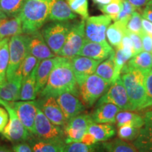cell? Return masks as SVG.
<instances>
[{
    "mask_svg": "<svg viewBox=\"0 0 152 152\" xmlns=\"http://www.w3.org/2000/svg\"><path fill=\"white\" fill-rule=\"evenodd\" d=\"M102 147L106 152H139L134 144L125 141L121 138L114 139L111 141L102 143Z\"/></svg>",
    "mask_w": 152,
    "mask_h": 152,
    "instance_id": "4dcf8cb0",
    "label": "cell"
},
{
    "mask_svg": "<svg viewBox=\"0 0 152 152\" xmlns=\"http://www.w3.org/2000/svg\"><path fill=\"white\" fill-rule=\"evenodd\" d=\"M125 33L130 37L131 40L132 42L133 47H134V56H135L136 54H139V53L142 52V51H143V46H142V41L140 35H139V34L134 33H132V32L128 31L127 29L126 31H125Z\"/></svg>",
    "mask_w": 152,
    "mask_h": 152,
    "instance_id": "b9f144b4",
    "label": "cell"
},
{
    "mask_svg": "<svg viewBox=\"0 0 152 152\" xmlns=\"http://www.w3.org/2000/svg\"><path fill=\"white\" fill-rule=\"evenodd\" d=\"M92 122L94 121L89 114H79L70 120L64 129L66 144L80 142L83 135L87 132L89 125Z\"/></svg>",
    "mask_w": 152,
    "mask_h": 152,
    "instance_id": "9c48e42d",
    "label": "cell"
},
{
    "mask_svg": "<svg viewBox=\"0 0 152 152\" xmlns=\"http://www.w3.org/2000/svg\"><path fill=\"white\" fill-rule=\"evenodd\" d=\"M128 64L141 71L145 75L152 68V54L142 51L131 58L128 61Z\"/></svg>",
    "mask_w": 152,
    "mask_h": 152,
    "instance_id": "f1b7e54d",
    "label": "cell"
},
{
    "mask_svg": "<svg viewBox=\"0 0 152 152\" xmlns=\"http://www.w3.org/2000/svg\"><path fill=\"white\" fill-rule=\"evenodd\" d=\"M16 112L19 120L31 135L35 133V121L38 104L37 101L13 102L10 104Z\"/></svg>",
    "mask_w": 152,
    "mask_h": 152,
    "instance_id": "7c38bea8",
    "label": "cell"
},
{
    "mask_svg": "<svg viewBox=\"0 0 152 152\" xmlns=\"http://www.w3.org/2000/svg\"><path fill=\"white\" fill-rule=\"evenodd\" d=\"M85 26V20L83 18L73 23L64 47L58 53V56L72 58L78 54L86 40Z\"/></svg>",
    "mask_w": 152,
    "mask_h": 152,
    "instance_id": "8992f818",
    "label": "cell"
},
{
    "mask_svg": "<svg viewBox=\"0 0 152 152\" xmlns=\"http://www.w3.org/2000/svg\"><path fill=\"white\" fill-rule=\"evenodd\" d=\"M26 0H0V9L6 16H18Z\"/></svg>",
    "mask_w": 152,
    "mask_h": 152,
    "instance_id": "d6a6232c",
    "label": "cell"
},
{
    "mask_svg": "<svg viewBox=\"0 0 152 152\" xmlns=\"http://www.w3.org/2000/svg\"><path fill=\"white\" fill-rule=\"evenodd\" d=\"M77 85L82 102L91 107L107 92L111 84L96 74H92Z\"/></svg>",
    "mask_w": 152,
    "mask_h": 152,
    "instance_id": "3957f363",
    "label": "cell"
},
{
    "mask_svg": "<svg viewBox=\"0 0 152 152\" xmlns=\"http://www.w3.org/2000/svg\"><path fill=\"white\" fill-rule=\"evenodd\" d=\"M127 30L132 33L140 35L144 31L142 27V16L137 11H134L129 19L126 26Z\"/></svg>",
    "mask_w": 152,
    "mask_h": 152,
    "instance_id": "f35d334b",
    "label": "cell"
},
{
    "mask_svg": "<svg viewBox=\"0 0 152 152\" xmlns=\"http://www.w3.org/2000/svg\"><path fill=\"white\" fill-rule=\"evenodd\" d=\"M140 35L142 38L143 51L152 54V35L146 33L144 30Z\"/></svg>",
    "mask_w": 152,
    "mask_h": 152,
    "instance_id": "7bdbcfd3",
    "label": "cell"
},
{
    "mask_svg": "<svg viewBox=\"0 0 152 152\" xmlns=\"http://www.w3.org/2000/svg\"><path fill=\"white\" fill-rule=\"evenodd\" d=\"M1 105L4 106L9 113L8 123L1 132L4 137L14 143L28 140L31 134L19 120L16 111L4 100H2Z\"/></svg>",
    "mask_w": 152,
    "mask_h": 152,
    "instance_id": "52a82bcc",
    "label": "cell"
},
{
    "mask_svg": "<svg viewBox=\"0 0 152 152\" xmlns=\"http://www.w3.org/2000/svg\"><path fill=\"white\" fill-rule=\"evenodd\" d=\"M4 16H6L2 11H1V9H0V18H1V17H4Z\"/></svg>",
    "mask_w": 152,
    "mask_h": 152,
    "instance_id": "f5cc1de1",
    "label": "cell"
},
{
    "mask_svg": "<svg viewBox=\"0 0 152 152\" xmlns=\"http://www.w3.org/2000/svg\"><path fill=\"white\" fill-rule=\"evenodd\" d=\"M148 6H149V7H151V8L152 9V5H148Z\"/></svg>",
    "mask_w": 152,
    "mask_h": 152,
    "instance_id": "9f6ffc18",
    "label": "cell"
},
{
    "mask_svg": "<svg viewBox=\"0 0 152 152\" xmlns=\"http://www.w3.org/2000/svg\"><path fill=\"white\" fill-rule=\"evenodd\" d=\"M12 151L13 152H33L30 144L26 142H20L14 144Z\"/></svg>",
    "mask_w": 152,
    "mask_h": 152,
    "instance_id": "ee69618b",
    "label": "cell"
},
{
    "mask_svg": "<svg viewBox=\"0 0 152 152\" xmlns=\"http://www.w3.org/2000/svg\"><path fill=\"white\" fill-rule=\"evenodd\" d=\"M9 38L0 40V84L6 80V73L9 62Z\"/></svg>",
    "mask_w": 152,
    "mask_h": 152,
    "instance_id": "1f68e13d",
    "label": "cell"
},
{
    "mask_svg": "<svg viewBox=\"0 0 152 152\" xmlns=\"http://www.w3.org/2000/svg\"><path fill=\"white\" fill-rule=\"evenodd\" d=\"M87 132L90 133L98 142H106L115 134V128L111 123L92 122L89 125Z\"/></svg>",
    "mask_w": 152,
    "mask_h": 152,
    "instance_id": "cb8c5ba5",
    "label": "cell"
},
{
    "mask_svg": "<svg viewBox=\"0 0 152 152\" xmlns=\"http://www.w3.org/2000/svg\"><path fill=\"white\" fill-rule=\"evenodd\" d=\"M39 61H40L38 60L33 55L28 53L26 58H24V60L23 61L22 64H20V67H19L16 73H19L22 76L23 80L24 79H26L31 74Z\"/></svg>",
    "mask_w": 152,
    "mask_h": 152,
    "instance_id": "836d02e7",
    "label": "cell"
},
{
    "mask_svg": "<svg viewBox=\"0 0 152 152\" xmlns=\"http://www.w3.org/2000/svg\"><path fill=\"white\" fill-rule=\"evenodd\" d=\"M151 35H152V33H151Z\"/></svg>",
    "mask_w": 152,
    "mask_h": 152,
    "instance_id": "6f0895ef",
    "label": "cell"
},
{
    "mask_svg": "<svg viewBox=\"0 0 152 152\" xmlns=\"http://www.w3.org/2000/svg\"><path fill=\"white\" fill-rule=\"evenodd\" d=\"M133 144L139 152H152V123H145Z\"/></svg>",
    "mask_w": 152,
    "mask_h": 152,
    "instance_id": "d4e9b609",
    "label": "cell"
},
{
    "mask_svg": "<svg viewBox=\"0 0 152 152\" xmlns=\"http://www.w3.org/2000/svg\"><path fill=\"white\" fill-rule=\"evenodd\" d=\"M77 18V15L71 10L66 0H52L49 20L69 21Z\"/></svg>",
    "mask_w": 152,
    "mask_h": 152,
    "instance_id": "ffe728a7",
    "label": "cell"
},
{
    "mask_svg": "<svg viewBox=\"0 0 152 152\" xmlns=\"http://www.w3.org/2000/svg\"><path fill=\"white\" fill-rule=\"evenodd\" d=\"M104 150L98 143L87 145L83 142H72L66 144L64 152H104Z\"/></svg>",
    "mask_w": 152,
    "mask_h": 152,
    "instance_id": "e575fe53",
    "label": "cell"
},
{
    "mask_svg": "<svg viewBox=\"0 0 152 152\" xmlns=\"http://www.w3.org/2000/svg\"><path fill=\"white\" fill-rule=\"evenodd\" d=\"M23 82L22 76L18 73L10 79H6L0 84V98L8 102L18 99Z\"/></svg>",
    "mask_w": 152,
    "mask_h": 152,
    "instance_id": "ac0fdd59",
    "label": "cell"
},
{
    "mask_svg": "<svg viewBox=\"0 0 152 152\" xmlns=\"http://www.w3.org/2000/svg\"><path fill=\"white\" fill-rule=\"evenodd\" d=\"M34 135L42 140H53L64 138V132L61 127L53 124L38 106L35 121Z\"/></svg>",
    "mask_w": 152,
    "mask_h": 152,
    "instance_id": "8fae6325",
    "label": "cell"
},
{
    "mask_svg": "<svg viewBox=\"0 0 152 152\" xmlns=\"http://www.w3.org/2000/svg\"><path fill=\"white\" fill-rule=\"evenodd\" d=\"M2 100L1 98H0V105H1V102H2Z\"/></svg>",
    "mask_w": 152,
    "mask_h": 152,
    "instance_id": "11a10c76",
    "label": "cell"
},
{
    "mask_svg": "<svg viewBox=\"0 0 152 152\" xmlns=\"http://www.w3.org/2000/svg\"><path fill=\"white\" fill-rule=\"evenodd\" d=\"M114 56H115V52L109 58L105 59L104 61L100 63L95 71V74L111 85L113 83L114 73H115Z\"/></svg>",
    "mask_w": 152,
    "mask_h": 152,
    "instance_id": "f546056e",
    "label": "cell"
},
{
    "mask_svg": "<svg viewBox=\"0 0 152 152\" xmlns=\"http://www.w3.org/2000/svg\"><path fill=\"white\" fill-rule=\"evenodd\" d=\"M128 1L137 9H140L142 7H146L149 3V0H128Z\"/></svg>",
    "mask_w": 152,
    "mask_h": 152,
    "instance_id": "c3c4849f",
    "label": "cell"
},
{
    "mask_svg": "<svg viewBox=\"0 0 152 152\" xmlns=\"http://www.w3.org/2000/svg\"><path fill=\"white\" fill-rule=\"evenodd\" d=\"M111 20V17L106 14L89 16L85 20V35L86 40L94 42H106V30Z\"/></svg>",
    "mask_w": 152,
    "mask_h": 152,
    "instance_id": "ba28073f",
    "label": "cell"
},
{
    "mask_svg": "<svg viewBox=\"0 0 152 152\" xmlns=\"http://www.w3.org/2000/svg\"><path fill=\"white\" fill-rule=\"evenodd\" d=\"M141 15L142 18L147 19V20L152 23V9L149 6L147 5L144 7V9L142 10Z\"/></svg>",
    "mask_w": 152,
    "mask_h": 152,
    "instance_id": "7dc6e473",
    "label": "cell"
},
{
    "mask_svg": "<svg viewBox=\"0 0 152 152\" xmlns=\"http://www.w3.org/2000/svg\"><path fill=\"white\" fill-rule=\"evenodd\" d=\"M103 103H111L118 106L121 110L132 111L127 90L120 77L112 83L107 92L99 99L96 105Z\"/></svg>",
    "mask_w": 152,
    "mask_h": 152,
    "instance_id": "30bf717a",
    "label": "cell"
},
{
    "mask_svg": "<svg viewBox=\"0 0 152 152\" xmlns=\"http://www.w3.org/2000/svg\"><path fill=\"white\" fill-rule=\"evenodd\" d=\"M59 59V56L39 61L36 70V90L37 95L46 85L53 68Z\"/></svg>",
    "mask_w": 152,
    "mask_h": 152,
    "instance_id": "7402d4cb",
    "label": "cell"
},
{
    "mask_svg": "<svg viewBox=\"0 0 152 152\" xmlns=\"http://www.w3.org/2000/svg\"><path fill=\"white\" fill-rule=\"evenodd\" d=\"M56 99L67 123L73 118L80 114L85 109V106L83 102L77 97V95L73 93H62L57 96Z\"/></svg>",
    "mask_w": 152,
    "mask_h": 152,
    "instance_id": "5bb4252c",
    "label": "cell"
},
{
    "mask_svg": "<svg viewBox=\"0 0 152 152\" xmlns=\"http://www.w3.org/2000/svg\"><path fill=\"white\" fill-rule=\"evenodd\" d=\"M29 35H18L9 39V62L6 73V79H10L15 75L23 61L29 53Z\"/></svg>",
    "mask_w": 152,
    "mask_h": 152,
    "instance_id": "277c9868",
    "label": "cell"
},
{
    "mask_svg": "<svg viewBox=\"0 0 152 152\" xmlns=\"http://www.w3.org/2000/svg\"><path fill=\"white\" fill-rule=\"evenodd\" d=\"M66 1L75 14L80 15L84 20H86L88 18V0H66Z\"/></svg>",
    "mask_w": 152,
    "mask_h": 152,
    "instance_id": "d590c367",
    "label": "cell"
},
{
    "mask_svg": "<svg viewBox=\"0 0 152 152\" xmlns=\"http://www.w3.org/2000/svg\"><path fill=\"white\" fill-rule=\"evenodd\" d=\"M23 33L22 21L19 16L0 18V40Z\"/></svg>",
    "mask_w": 152,
    "mask_h": 152,
    "instance_id": "603a6c76",
    "label": "cell"
},
{
    "mask_svg": "<svg viewBox=\"0 0 152 152\" xmlns=\"http://www.w3.org/2000/svg\"><path fill=\"white\" fill-rule=\"evenodd\" d=\"M28 140L33 152H64L66 146L64 138L42 140L35 136Z\"/></svg>",
    "mask_w": 152,
    "mask_h": 152,
    "instance_id": "d6986e66",
    "label": "cell"
},
{
    "mask_svg": "<svg viewBox=\"0 0 152 152\" xmlns=\"http://www.w3.org/2000/svg\"><path fill=\"white\" fill-rule=\"evenodd\" d=\"M77 83L72 67L71 58L59 56V59L53 68L48 81L39 93L41 97L57 96L64 92L78 95Z\"/></svg>",
    "mask_w": 152,
    "mask_h": 152,
    "instance_id": "6da1fadb",
    "label": "cell"
},
{
    "mask_svg": "<svg viewBox=\"0 0 152 152\" xmlns=\"http://www.w3.org/2000/svg\"><path fill=\"white\" fill-rule=\"evenodd\" d=\"M136 10V7L131 4L128 0H123L122 9L120 11L115 21H117L123 25V26H127V23H128L129 19L134 13V11H135Z\"/></svg>",
    "mask_w": 152,
    "mask_h": 152,
    "instance_id": "8d00e7d4",
    "label": "cell"
},
{
    "mask_svg": "<svg viewBox=\"0 0 152 152\" xmlns=\"http://www.w3.org/2000/svg\"><path fill=\"white\" fill-rule=\"evenodd\" d=\"M80 142H83V143L87 144V145H93V144L98 143V142L95 140L94 137L88 132H87L84 135H83Z\"/></svg>",
    "mask_w": 152,
    "mask_h": 152,
    "instance_id": "bcb514c9",
    "label": "cell"
},
{
    "mask_svg": "<svg viewBox=\"0 0 152 152\" xmlns=\"http://www.w3.org/2000/svg\"><path fill=\"white\" fill-rule=\"evenodd\" d=\"M69 21H54L42 29L41 33L51 50L58 55L64 47L66 38L72 27Z\"/></svg>",
    "mask_w": 152,
    "mask_h": 152,
    "instance_id": "5b68a950",
    "label": "cell"
},
{
    "mask_svg": "<svg viewBox=\"0 0 152 152\" xmlns=\"http://www.w3.org/2000/svg\"><path fill=\"white\" fill-rule=\"evenodd\" d=\"M144 122L152 123V110L146 112L144 115Z\"/></svg>",
    "mask_w": 152,
    "mask_h": 152,
    "instance_id": "681fc988",
    "label": "cell"
},
{
    "mask_svg": "<svg viewBox=\"0 0 152 152\" xmlns=\"http://www.w3.org/2000/svg\"><path fill=\"white\" fill-rule=\"evenodd\" d=\"M121 111V109L115 104L103 103L96 105L91 117L94 123L113 124L115 123V117Z\"/></svg>",
    "mask_w": 152,
    "mask_h": 152,
    "instance_id": "44dd1931",
    "label": "cell"
},
{
    "mask_svg": "<svg viewBox=\"0 0 152 152\" xmlns=\"http://www.w3.org/2000/svg\"><path fill=\"white\" fill-rule=\"evenodd\" d=\"M144 87L147 94L145 108L152 106V70L144 75Z\"/></svg>",
    "mask_w": 152,
    "mask_h": 152,
    "instance_id": "60d3db41",
    "label": "cell"
},
{
    "mask_svg": "<svg viewBox=\"0 0 152 152\" xmlns=\"http://www.w3.org/2000/svg\"><path fill=\"white\" fill-rule=\"evenodd\" d=\"M147 5H152V0H149V3H148Z\"/></svg>",
    "mask_w": 152,
    "mask_h": 152,
    "instance_id": "db71d44e",
    "label": "cell"
},
{
    "mask_svg": "<svg viewBox=\"0 0 152 152\" xmlns=\"http://www.w3.org/2000/svg\"><path fill=\"white\" fill-rule=\"evenodd\" d=\"M115 52L107 42H94L85 40L78 53V56H86L95 60L103 61L108 58Z\"/></svg>",
    "mask_w": 152,
    "mask_h": 152,
    "instance_id": "2e32d148",
    "label": "cell"
},
{
    "mask_svg": "<svg viewBox=\"0 0 152 152\" xmlns=\"http://www.w3.org/2000/svg\"><path fill=\"white\" fill-rule=\"evenodd\" d=\"M28 49L30 54L33 55L39 61L56 56V54L49 48L39 31L29 35Z\"/></svg>",
    "mask_w": 152,
    "mask_h": 152,
    "instance_id": "e0dca14e",
    "label": "cell"
},
{
    "mask_svg": "<svg viewBox=\"0 0 152 152\" xmlns=\"http://www.w3.org/2000/svg\"><path fill=\"white\" fill-rule=\"evenodd\" d=\"M140 129L128 125L119 127L118 136L125 141H134L140 134Z\"/></svg>",
    "mask_w": 152,
    "mask_h": 152,
    "instance_id": "ab89813d",
    "label": "cell"
},
{
    "mask_svg": "<svg viewBox=\"0 0 152 152\" xmlns=\"http://www.w3.org/2000/svg\"><path fill=\"white\" fill-rule=\"evenodd\" d=\"M37 66L35 68L31 74L23 80L20 94H19V100H35L37 96V90H36V70Z\"/></svg>",
    "mask_w": 152,
    "mask_h": 152,
    "instance_id": "484cf974",
    "label": "cell"
},
{
    "mask_svg": "<svg viewBox=\"0 0 152 152\" xmlns=\"http://www.w3.org/2000/svg\"><path fill=\"white\" fill-rule=\"evenodd\" d=\"M126 29V26L117 21H115L114 23L110 25L108 27L106 30V37H107L108 41L111 47L117 49L121 46Z\"/></svg>",
    "mask_w": 152,
    "mask_h": 152,
    "instance_id": "83f0119b",
    "label": "cell"
},
{
    "mask_svg": "<svg viewBox=\"0 0 152 152\" xmlns=\"http://www.w3.org/2000/svg\"><path fill=\"white\" fill-rule=\"evenodd\" d=\"M122 7L123 0H114L108 4L99 7V9L104 13V14L109 16L112 20L115 21L120 11L122 9Z\"/></svg>",
    "mask_w": 152,
    "mask_h": 152,
    "instance_id": "74e56055",
    "label": "cell"
},
{
    "mask_svg": "<svg viewBox=\"0 0 152 152\" xmlns=\"http://www.w3.org/2000/svg\"><path fill=\"white\" fill-rule=\"evenodd\" d=\"M71 61L77 85L82 83L89 75L95 73L96 68L102 62V61L78 55L71 58Z\"/></svg>",
    "mask_w": 152,
    "mask_h": 152,
    "instance_id": "9a60e30c",
    "label": "cell"
},
{
    "mask_svg": "<svg viewBox=\"0 0 152 152\" xmlns=\"http://www.w3.org/2000/svg\"><path fill=\"white\" fill-rule=\"evenodd\" d=\"M9 121V113L7 109L0 107V133L2 132Z\"/></svg>",
    "mask_w": 152,
    "mask_h": 152,
    "instance_id": "f6af8a7d",
    "label": "cell"
},
{
    "mask_svg": "<svg viewBox=\"0 0 152 152\" xmlns=\"http://www.w3.org/2000/svg\"><path fill=\"white\" fill-rule=\"evenodd\" d=\"M39 108L53 124L60 127H65L67 121L60 106L54 96L42 97L37 101Z\"/></svg>",
    "mask_w": 152,
    "mask_h": 152,
    "instance_id": "4fadbf2b",
    "label": "cell"
},
{
    "mask_svg": "<svg viewBox=\"0 0 152 152\" xmlns=\"http://www.w3.org/2000/svg\"><path fill=\"white\" fill-rule=\"evenodd\" d=\"M51 2L52 0H26L18 15L24 34L30 35L39 31L49 20Z\"/></svg>",
    "mask_w": 152,
    "mask_h": 152,
    "instance_id": "7a4b0ae2",
    "label": "cell"
},
{
    "mask_svg": "<svg viewBox=\"0 0 152 152\" xmlns=\"http://www.w3.org/2000/svg\"><path fill=\"white\" fill-rule=\"evenodd\" d=\"M94 2L97 4L98 7H102V6L108 4L112 2V1H114V0H92Z\"/></svg>",
    "mask_w": 152,
    "mask_h": 152,
    "instance_id": "f907efd6",
    "label": "cell"
},
{
    "mask_svg": "<svg viewBox=\"0 0 152 152\" xmlns=\"http://www.w3.org/2000/svg\"><path fill=\"white\" fill-rule=\"evenodd\" d=\"M0 152H13V151L5 146H0Z\"/></svg>",
    "mask_w": 152,
    "mask_h": 152,
    "instance_id": "816d5d0a",
    "label": "cell"
},
{
    "mask_svg": "<svg viewBox=\"0 0 152 152\" xmlns=\"http://www.w3.org/2000/svg\"><path fill=\"white\" fill-rule=\"evenodd\" d=\"M118 128L121 126H132L142 128L145 124L144 117L130 111H120L115 117V123Z\"/></svg>",
    "mask_w": 152,
    "mask_h": 152,
    "instance_id": "4316f807",
    "label": "cell"
}]
</instances>
